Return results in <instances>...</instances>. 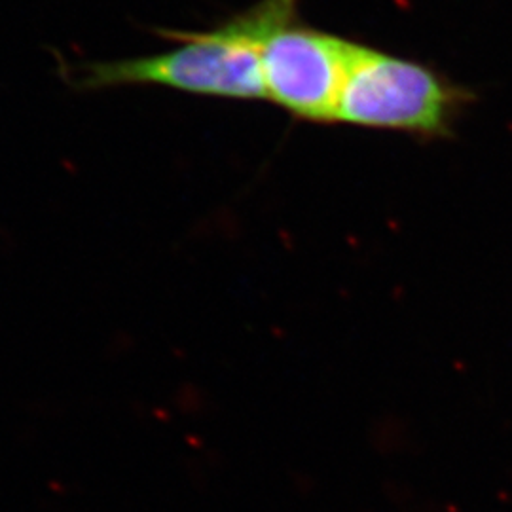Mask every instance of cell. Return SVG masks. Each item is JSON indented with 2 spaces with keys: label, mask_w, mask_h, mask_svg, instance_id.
<instances>
[{
  "label": "cell",
  "mask_w": 512,
  "mask_h": 512,
  "mask_svg": "<svg viewBox=\"0 0 512 512\" xmlns=\"http://www.w3.org/2000/svg\"><path fill=\"white\" fill-rule=\"evenodd\" d=\"M296 6L298 0H260L211 31H160L179 44L164 54L84 63H67L57 55V69L78 92L162 86L203 97L266 99L260 52L275 29L296 19Z\"/></svg>",
  "instance_id": "1"
},
{
  "label": "cell",
  "mask_w": 512,
  "mask_h": 512,
  "mask_svg": "<svg viewBox=\"0 0 512 512\" xmlns=\"http://www.w3.org/2000/svg\"><path fill=\"white\" fill-rule=\"evenodd\" d=\"M473 93L435 69L357 42L334 122L446 139Z\"/></svg>",
  "instance_id": "2"
},
{
  "label": "cell",
  "mask_w": 512,
  "mask_h": 512,
  "mask_svg": "<svg viewBox=\"0 0 512 512\" xmlns=\"http://www.w3.org/2000/svg\"><path fill=\"white\" fill-rule=\"evenodd\" d=\"M357 42L296 19L266 38L260 65L266 99L306 122H334Z\"/></svg>",
  "instance_id": "3"
}]
</instances>
